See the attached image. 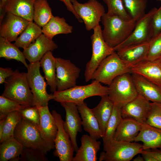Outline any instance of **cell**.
<instances>
[{
	"mask_svg": "<svg viewBox=\"0 0 161 161\" xmlns=\"http://www.w3.org/2000/svg\"><path fill=\"white\" fill-rule=\"evenodd\" d=\"M104 28L102 30L103 38L111 47L119 45L130 36L136 21L132 18L126 20L114 15L105 13L101 18Z\"/></svg>",
	"mask_w": 161,
	"mask_h": 161,
	"instance_id": "obj_1",
	"label": "cell"
},
{
	"mask_svg": "<svg viewBox=\"0 0 161 161\" xmlns=\"http://www.w3.org/2000/svg\"><path fill=\"white\" fill-rule=\"evenodd\" d=\"M2 95L22 105L32 106L33 96L28 82L27 73L16 69L7 78Z\"/></svg>",
	"mask_w": 161,
	"mask_h": 161,
	"instance_id": "obj_2",
	"label": "cell"
},
{
	"mask_svg": "<svg viewBox=\"0 0 161 161\" xmlns=\"http://www.w3.org/2000/svg\"><path fill=\"white\" fill-rule=\"evenodd\" d=\"M101 83L93 80L90 84L87 85H76L63 91H56L53 94L54 100L60 103L71 102L78 105L87 98L108 95L109 87L103 86Z\"/></svg>",
	"mask_w": 161,
	"mask_h": 161,
	"instance_id": "obj_3",
	"label": "cell"
},
{
	"mask_svg": "<svg viewBox=\"0 0 161 161\" xmlns=\"http://www.w3.org/2000/svg\"><path fill=\"white\" fill-rule=\"evenodd\" d=\"M103 145L100 161H129L143 150L142 144L113 139Z\"/></svg>",
	"mask_w": 161,
	"mask_h": 161,
	"instance_id": "obj_4",
	"label": "cell"
},
{
	"mask_svg": "<svg viewBox=\"0 0 161 161\" xmlns=\"http://www.w3.org/2000/svg\"><path fill=\"white\" fill-rule=\"evenodd\" d=\"M131 73H126L118 76L108 87L109 98L114 104L121 108L138 95Z\"/></svg>",
	"mask_w": 161,
	"mask_h": 161,
	"instance_id": "obj_5",
	"label": "cell"
},
{
	"mask_svg": "<svg viewBox=\"0 0 161 161\" xmlns=\"http://www.w3.org/2000/svg\"><path fill=\"white\" fill-rule=\"evenodd\" d=\"M91 37L92 54L90 60L86 64L84 75L88 82L92 79V75L102 61L108 56L115 52L104 40L101 27L99 25L94 30Z\"/></svg>",
	"mask_w": 161,
	"mask_h": 161,
	"instance_id": "obj_6",
	"label": "cell"
},
{
	"mask_svg": "<svg viewBox=\"0 0 161 161\" xmlns=\"http://www.w3.org/2000/svg\"><path fill=\"white\" fill-rule=\"evenodd\" d=\"M126 73H131V68L115 52L102 61L93 73L92 79L109 86L115 78Z\"/></svg>",
	"mask_w": 161,
	"mask_h": 161,
	"instance_id": "obj_7",
	"label": "cell"
},
{
	"mask_svg": "<svg viewBox=\"0 0 161 161\" xmlns=\"http://www.w3.org/2000/svg\"><path fill=\"white\" fill-rule=\"evenodd\" d=\"M13 137L24 148L39 150L45 155L50 150L42 138L39 128L23 118L16 126Z\"/></svg>",
	"mask_w": 161,
	"mask_h": 161,
	"instance_id": "obj_8",
	"label": "cell"
},
{
	"mask_svg": "<svg viewBox=\"0 0 161 161\" xmlns=\"http://www.w3.org/2000/svg\"><path fill=\"white\" fill-rule=\"evenodd\" d=\"M40 67L38 61L30 63L27 68V79L33 96V106L37 107L48 106L49 101L54 99L53 94L47 92V84L41 73Z\"/></svg>",
	"mask_w": 161,
	"mask_h": 161,
	"instance_id": "obj_9",
	"label": "cell"
},
{
	"mask_svg": "<svg viewBox=\"0 0 161 161\" xmlns=\"http://www.w3.org/2000/svg\"><path fill=\"white\" fill-rule=\"evenodd\" d=\"M157 9L155 7L152 8L136 21L134 28L130 36L123 43L114 47V51L116 52L129 45L148 42L153 37L151 18Z\"/></svg>",
	"mask_w": 161,
	"mask_h": 161,
	"instance_id": "obj_10",
	"label": "cell"
},
{
	"mask_svg": "<svg viewBox=\"0 0 161 161\" xmlns=\"http://www.w3.org/2000/svg\"><path fill=\"white\" fill-rule=\"evenodd\" d=\"M72 3L75 12L84 22L87 30H94L99 25L105 11L103 5L97 0H89L84 3L76 0Z\"/></svg>",
	"mask_w": 161,
	"mask_h": 161,
	"instance_id": "obj_11",
	"label": "cell"
},
{
	"mask_svg": "<svg viewBox=\"0 0 161 161\" xmlns=\"http://www.w3.org/2000/svg\"><path fill=\"white\" fill-rule=\"evenodd\" d=\"M52 114L58 127L53 154L59 158L60 161H72L74 151L70 137L64 127V121L56 110H53Z\"/></svg>",
	"mask_w": 161,
	"mask_h": 161,
	"instance_id": "obj_12",
	"label": "cell"
},
{
	"mask_svg": "<svg viewBox=\"0 0 161 161\" xmlns=\"http://www.w3.org/2000/svg\"><path fill=\"white\" fill-rule=\"evenodd\" d=\"M80 72V69L70 60L57 58V91H63L76 86Z\"/></svg>",
	"mask_w": 161,
	"mask_h": 161,
	"instance_id": "obj_13",
	"label": "cell"
},
{
	"mask_svg": "<svg viewBox=\"0 0 161 161\" xmlns=\"http://www.w3.org/2000/svg\"><path fill=\"white\" fill-rule=\"evenodd\" d=\"M66 112L65 121L63 122L64 127L69 135L74 151H77L79 148L76 138L78 132L82 131V120L77 105L71 102L60 103Z\"/></svg>",
	"mask_w": 161,
	"mask_h": 161,
	"instance_id": "obj_14",
	"label": "cell"
},
{
	"mask_svg": "<svg viewBox=\"0 0 161 161\" xmlns=\"http://www.w3.org/2000/svg\"><path fill=\"white\" fill-rule=\"evenodd\" d=\"M30 21L9 13H6L0 23V35L10 42L15 41Z\"/></svg>",
	"mask_w": 161,
	"mask_h": 161,
	"instance_id": "obj_15",
	"label": "cell"
},
{
	"mask_svg": "<svg viewBox=\"0 0 161 161\" xmlns=\"http://www.w3.org/2000/svg\"><path fill=\"white\" fill-rule=\"evenodd\" d=\"M38 107L40 114L39 129L47 146L50 150L55 148L54 140L57 133L58 127L48 106Z\"/></svg>",
	"mask_w": 161,
	"mask_h": 161,
	"instance_id": "obj_16",
	"label": "cell"
},
{
	"mask_svg": "<svg viewBox=\"0 0 161 161\" xmlns=\"http://www.w3.org/2000/svg\"><path fill=\"white\" fill-rule=\"evenodd\" d=\"M151 103L138 94L121 108L123 118H132L141 123H145L151 109Z\"/></svg>",
	"mask_w": 161,
	"mask_h": 161,
	"instance_id": "obj_17",
	"label": "cell"
},
{
	"mask_svg": "<svg viewBox=\"0 0 161 161\" xmlns=\"http://www.w3.org/2000/svg\"><path fill=\"white\" fill-rule=\"evenodd\" d=\"M58 48L53 41L48 39L43 33L29 46L24 49L23 52L30 63L40 61L47 52L52 51Z\"/></svg>",
	"mask_w": 161,
	"mask_h": 161,
	"instance_id": "obj_18",
	"label": "cell"
},
{
	"mask_svg": "<svg viewBox=\"0 0 161 161\" xmlns=\"http://www.w3.org/2000/svg\"><path fill=\"white\" fill-rule=\"evenodd\" d=\"M148 42L129 45L117 50L119 57L127 66H132L146 59Z\"/></svg>",
	"mask_w": 161,
	"mask_h": 161,
	"instance_id": "obj_19",
	"label": "cell"
},
{
	"mask_svg": "<svg viewBox=\"0 0 161 161\" xmlns=\"http://www.w3.org/2000/svg\"><path fill=\"white\" fill-rule=\"evenodd\" d=\"M131 75L138 94L149 101L161 103V86L139 75L131 73Z\"/></svg>",
	"mask_w": 161,
	"mask_h": 161,
	"instance_id": "obj_20",
	"label": "cell"
},
{
	"mask_svg": "<svg viewBox=\"0 0 161 161\" xmlns=\"http://www.w3.org/2000/svg\"><path fill=\"white\" fill-rule=\"evenodd\" d=\"M131 70V73L140 75L161 86V64L158 59L145 60L132 66Z\"/></svg>",
	"mask_w": 161,
	"mask_h": 161,
	"instance_id": "obj_21",
	"label": "cell"
},
{
	"mask_svg": "<svg viewBox=\"0 0 161 161\" xmlns=\"http://www.w3.org/2000/svg\"><path fill=\"white\" fill-rule=\"evenodd\" d=\"M35 0H7L0 15V19L6 13L20 16L30 21L33 20L34 5Z\"/></svg>",
	"mask_w": 161,
	"mask_h": 161,
	"instance_id": "obj_22",
	"label": "cell"
},
{
	"mask_svg": "<svg viewBox=\"0 0 161 161\" xmlns=\"http://www.w3.org/2000/svg\"><path fill=\"white\" fill-rule=\"evenodd\" d=\"M77 106L81 118L82 125L84 131L94 139L98 140L102 138L103 133L91 109L89 108L84 102Z\"/></svg>",
	"mask_w": 161,
	"mask_h": 161,
	"instance_id": "obj_23",
	"label": "cell"
},
{
	"mask_svg": "<svg viewBox=\"0 0 161 161\" xmlns=\"http://www.w3.org/2000/svg\"><path fill=\"white\" fill-rule=\"evenodd\" d=\"M81 145L72 161H96L97 153L100 148L101 142L84 134L80 139Z\"/></svg>",
	"mask_w": 161,
	"mask_h": 161,
	"instance_id": "obj_24",
	"label": "cell"
},
{
	"mask_svg": "<svg viewBox=\"0 0 161 161\" xmlns=\"http://www.w3.org/2000/svg\"><path fill=\"white\" fill-rule=\"evenodd\" d=\"M134 141L142 142L144 150L153 148L161 149V129L144 123Z\"/></svg>",
	"mask_w": 161,
	"mask_h": 161,
	"instance_id": "obj_25",
	"label": "cell"
},
{
	"mask_svg": "<svg viewBox=\"0 0 161 161\" xmlns=\"http://www.w3.org/2000/svg\"><path fill=\"white\" fill-rule=\"evenodd\" d=\"M142 124L132 118H123L115 131L113 139L129 142L134 141L141 129Z\"/></svg>",
	"mask_w": 161,
	"mask_h": 161,
	"instance_id": "obj_26",
	"label": "cell"
},
{
	"mask_svg": "<svg viewBox=\"0 0 161 161\" xmlns=\"http://www.w3.org/2000/svg\"><path fill=\"white\" fill-rule=\"evenodd\" d=\"M101 97L98 104L91 109L104 135L113 111L114 104L109 99L108 95Z\"/></svg>",
	"mask_w": 161,
	"mask_h": 161,
	"instance_id": "obj_27",
	"label": "cell"
},
{
	"mask_svg": "<svg viewBox=\"0 0 161 161\" xmlns=\"http://www.w3.org/2000/svg\"><path fill=\"white\" fill-rule=\"evenodd\" d=\"M39 62L47 84L50 86L51 92L54 93L57 90L56 80V58L53 56L52 51H49L44 54Z\"/></svg>",
	"mask_w": 161,
	"mask_h": 161,
	"instance_id": "obj_28",
	"label": "cell"
},
{
	"mask_svg": "<svg viewBox=\"0 0 161 161\" xmlns=\"http://www.w3.org/2000/svg\"><path fill=\"white\" fill-rule=\"evenodd\" d=\"M23 146L13 136L0 143V161H19Z\"/></svg>",
	"mask_w": 161,
	"mask_h": 161,
	"instance_id": "obj_29",
	"label": "cell"
},
{
	"mask_svg": "<svg viewBox=\"0 0 161 161\" xmlns=\"http://www.w3.org/2000/svg\"><path fill=\"white\" fill-rule=\"evenodd\" d=\"M42 28V33L51 40L56 35L71 33L73 30V27L67 23L64 18L54 16Z\"/></svg>",
	"mask_w": 161,
	"mask_h": 161,
	"instance_id": "obj_30",
	"label": "cell"
},
{
	"mask_svg": "<svg viewBox=\"0 0 161 161\" xmlns=\"http://www.w3.org/2000/svg\"><path fill=\"white\" fill-rule=\"evenodd\" d=\"M17 46L4 38L0 37V57L9 60H15L21 62L27 68L28 65L23 52Z\"/></svg>",
	"mask_w": 161,
	"mask_h": 161,
	"instance_id": "obj_31",
	"label": "cell"
},
{
	"mask_svg": "<svg viewBox=\"0 0 161 161\" xmlns=\"http://www.w3.org/2000/svg\"><path fill=\"white\" fill-rule=\"evenodd\" d=\"M42 34L41 27L32 21H30L14 44L23 49L28 47Z\"/></svg>",
	"mask_w": 161,
	"mask_h": 161,
	"instance_id": "obj_32",
	"label": "cell"
},
{
	"mask_svg": "<svg viewBox=\"0 0 161 161\" xmlns=\"http://www.w3.org/2000/svg\"><path fill=\"white\" fill-rule=\"evenodd\" d=\"M53 16L47 0H35L34 5L33 20L43 27Z\"/></svg>",
	"mask_w": 161,
	"mask_h": 161,
	"instance_id": "obj_33",
	"label": "cell"
},
{
	"mask_svg": "<svg viewBox=\"0 0 161 161\" xmlns=\"http://www.w3.org/2000/svg\"><path fill=\"white\" fill-rule=\"evenodd\" d=\"M121 108L114 104L112 114L108 123L105 133L102 138L103 144L113 140L115 131L123 119Z\"/></svg>",
	"mask_w": 161,
	"mask_h": 161,
	"instance_id": "obj_34",
	"label": "cell"
},
{
	"mask_svg": "<svg viewBox=\"0 0 161 161\" xmlns=\"http://www.w3.org/2000/svg\"><path fill=\"white\" fill-rule=\"evenodd\" d=\"M22 118V116L19 111L12 112L7 115L4 123L2 137L0 140V143L13 136L15 129Z\"/></svg>",
	"mask_w": 161,
	"mask_h": 161,
	"instance_id": "obj_35",
	"label": "cell"
},
{
	"mask_svg": "<svg viewBox=\"0 0 161 161\" xmlns=\"http://www.w3.org/2000/svg\"><path fill=\"white\" fill-rule=\"evenodd\" d=\"M131 18L137 21L145 13L147 0H122Z\"/></svg>",
	"mask_w": 161,
	"mask_h": 161,
	"instance_id": "obj_36",
	"label": "cell"
},
{
	"mask_svg": "<svg viewBox=\"0 0 161 161\" xmlns=\"http://www.w3.org/2000/svg\"><path fill=\"white\" fill-rule=\"evenodd\" d=\"M103 0L108 7V14L117 15L126 20L132 18L126 10L122 0Z\"/></svg>",
	"mask_w": 161,
	"mask_h": 161,
	"instance_id": "obj_37",
	"label": "cell"
},
{
	"mask_svg": "<svg viewBox=\"0 0 161 161\" xmlns=\"http://www.w3.org/2000/svg\"><path fill=\"white\" fill-rule=\"evenodd\" d=\"M26 106L18 102L2 95L0 96V120L5 117L10 113L15 111H19Z\"/></svg>",
	"mask_w": 161,
	"mask_h": 161,
	"instance_id": "obj_38",
	"label": "cell"
},
{
	"mask_svg": "<svg viewBox=\"0 0 161 161\" xmlns=\"http://www.w3.org/2000/svg\"><path fill=\"white\" fill-rule=\"evenodd\" d=\"M161 56V32L152 37L148 41L146 59L154 61L158 59Z\"/></svg>",
	"mask_w": 161,
	"mask_h": 161,
	"instance_id": "obj_39",
	"label": "cell"
},
{
	"mask_svg": "<svg viewBox=\"0 0 161 161\" xmlns=\"http://www.w3.org/2000/svg\"><path fill=\"white\" fill-rule=\"evenodd\" d=\"M145 123L154 127L161 129V103L152 102Z\"/></svg>",
	"mask_w": 161,
	"mask_h": 161,
	"instance_id": "obj_40",
	"label": "cell"
},
{
	"mask_svg": "<svg viewBox=\"0 0 161 161\" xmlns=\"http://www.w3.org/2000/svg\"><path fill=\"white\" fill-rule=\"evenodd\" d=\"M22 118L31 123L39 128L40 123V114L36 106H26L19 111Z\"/></svg>",
	"mask_w": 161,
	"mask_h": 161,
	"instance_id": "obj_41",
	"label": "cell"
},
{
	"mask_svg": "<svg viewBox=\"0 0 161 161\" xmlns=\"http://www.w3.org/2000/svg\"><path fill=\"white\" fill-rule=\"evenodd\" d=\"M21 161H48V160L41 151L34 149L24 148L20 155Z\"/></svg>",
	"mask_w": 161,
	"mask_h": 161,
	"instance_id": "obj_42",
	"label": "cell"
},
{
	"mask_svg": "<svg viewBox=\"0 0 161 161\" xmlns=\"http://www.w3.org/2000/svg\"><path fill=\"white\" fill-rule=\"evenodd\" d=\"M153 37L161 32V5L153 15L151 20Z\"/></svg>",
	"mask_w": 161,
	"mask_h": 161,
	"instance_id": "obj_43",
	"label": "cell"
},
{
	"mask_svg": "<svg viewBox=\"0 0 161 161\" xmlns=\"http://www.w3.org/2000/svg\"><path fill=\"white\" fill-rule=\"evenodd\" d=\"M13 71L10 68L0 67V84L5 83L7 78L10 76Z\"/></svg>",
	"mask_w": 161,
	"mask_h": 161,
	"instance_id": "obj_44",
	"label": "cell"
},
{
	"mask_svg": "<svg viewBox=\"0 0 161 161\" xmlns=\"http://www.w3.org/2000/svg\"><path fill=\"white\" fill-rule=\"evenodd\" d=\"M143 151L154 157L157 161H161V149L153 148L145 150Z\"/></svg>",
	"mask_w": 161,
	"mask_h": 161,
	"instance_id": "obj_45",
	"label": "cell"
},
{
	"mask_svg": "<svg viewBox=\"0 0 161 161\" xmlns=\"http://www.w3.org/2000/svg\"><path fill=\"white\" fill-rule=\"evenodd\" d=\"M65 4L67 10L71 12L75 16V18L80 22H83V21L75 12L72 3L70 0H59Z\"/></svg>",
	"mask_w": 161,
	"mask_h": 161,
	"instance_id": "obj_46",
	"label": "cell"
},
{
	"mask_svg": "<svg viewBox=\"0 0 161 161\" xmlns=\"http://www.w3.org/2000/svg\"><path fill=\"white\" fill-rule=\"evenodd\" d=\"M140 154H142L144 161H157L156 160L151 156L145 152L143 150Z\"/></svg>",
	"mask_w": 161,
	"mask_h": 161,
	"instance_id": "obj_47",
	"label": "cell"
},
{
	"mask_svg": "<svg viewBox=\"0 0 161 161\" xmlns=\"http://www.w3.org/2000/svg\"><path fill=\"white\" fill-rule=\"evenodd\" d=\"M6 117L0 120V140L1 139L3 135L4 125Z\"/></svg>",
	"mask_w": 161,
	"mask_h": 161,
	"instance_id": "obj_48",
	"label": "cell"
},
{
	"mask_svg": "<svg viewBox=\"0 0 161 161\" xmlns=\"http://www.w3.org/2000/svg\"><path fill=\"white\" fill-rule=\"evenodd\" d=\"M7 0H0V13L2 11L4 5Z\"/></svg>",
	"mask_w": 161,
	"mask_h": 161,
	"instance_id": "obj_49",
	"label": "cell"
},
{
	"mask_svg": "<svg viewBox=\"0 0 161 161\" xmlns=\"http://www.w3.org/2000/svg\"><path fill=\"white\" fill-rule=\"evenodd\" d=\"M134 161H144V159L143 157H140V156L137 157L133 160Z\"/></svg>",
	"mask_w": 161,
	"mask_h": 161,
	"instance_id": "obj_50",
	"label": "cell"
},
{
	"mask_svg": "<svg viewBox=\"0 0 161 161\" xmlns=\"http://www.w3.org/2000/svg\"><path fill=\"white\" fill-rule=\"evenodd\" d=\"M158 60H159V61L160 62V63L161 64V56L158 59Z\"/></svg>",
	"mask_w": 161,
	"mask_h": 161,
	"instance_id": "obj_51",
	"label": "cell"
},
{
	"mask_svg": "<svg viewBox=\"0 0 161 161\" xmlns=\"http://www.w3.org/2000/svg\"><path fill=\"white\" fill-rule=\"evenodd\" d=\"M72 3L77 0H70Z\"/></svg>",
	"mask_w": 161,
	"mask_h": 161,
	"instance_id": "obj_52",
	"label": "cell"
},
{
	"mask_svg": "<svg viewBox=\"0 0 161 161\" xmlns=\"http://www.w3.org/2000/svg\"></svg>",
	"mask_w": 161,
	"mask_h": 161,
	"instance_id": "obj_53",
	"label": "cell"
}]
</instances>
